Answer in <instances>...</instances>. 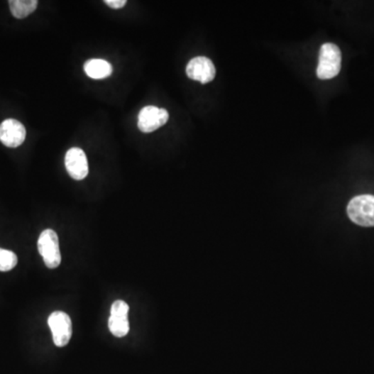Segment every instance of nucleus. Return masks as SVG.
<instances>
[{
	"label": "nucleus",
	"mask_w": 374,
	"mask_h": 374,
	"mask_svg": "<svg viewBox=\"0 0 374 374\" xmlns=\"http://www.w3.org/2000/svg\"><path fill=\"white\" fill-rule=\"evenodd\" d=\"M351 221L362 227H374V196L362 194L351 199L347 206Z\"/></svg>",
	"instance_id": "2"
},
{
	"label": "nucleus",
	"mask_w": 374,
	"mask_h": 374,
	"mask_svg": "<svg viewBox=\"0 0 374 374\" xmlns=\"http://www.w3.org/2000/svg\"><path fill=\"white\" fill-rule=\"evenodd\" d=\"M167 121L169 113L167 109L149 105L145 106L138 114V126L144 133H150L167 124Z\"/></svg>",
	"instance_id": "5"
},
{
	"label": "nucleus",
	"mask_w": 374,
	"mask_h": 374,
	"mask_svg": "<svg viewBox=\"0 0 374 374\" xmlns=\"http://www.w3.org/2000/svg\"><path fill=\"white\" fill-rule=\"evenodd\" d=\"M128 313V304L124 301H116L111 306L109 328L116 337L123 338L129 333Z\"/></svg>",
	"instance_id": "6"
},
{
	"label": "nucleus",
	"mask_w": 374,
	"mask_h": 374,
	"mask_svg": "<svg viewBox=\"0 0 374 374\" xmlns=\"http://www.w3.org/2000/svg\"><path fill=\"white\" fill-rule=\"evenodd\" d=\"M38 250L47 268L55 270L60 266L62 255L60 251V241L55 231L46 229L41 233L38 241Z\"/></svg>",
	"instance_id": "3"
},
{
	"label": "nucleus",
	"mask_w": 374,
	"mask_h": 374,
	"mask_svg": "<svg viewBox=\"0 0 374 374\" xmlns=\"http://www.w3.org/2000/svg\"><path fill=\"white\" fill-rule=\"evenodd\" d=\"M104 2L105 4H107V6H109V8L115 9V10L124 8L127 4L126 0H105Z\"/></svg>",
	"instance_id": "13"
},
{
	"label": "nucleus",
	"mask_w": 374,
	"mask_h": 374,
	"mask_svg": "<svg viewBox=\"0 0 374 374\" xmlns=\"http://www.w3.org/2000/svg\"><path fill=\"white\" fill-rule=\"evenodd\" d=\"M188 78L201 84H206L211 82L216 75V67L210 58L197 57L189 60L187 67Z\"/></svg>",
	"instance_id": "7"
},
{
	"label": "nucleus",
	"mask_w": 374,
	"mask_h": 374,
	"mask_svg": "<svg viewBox=\"0 0 374 374\" xmlns=\"http://www.w3.org/2000/svg\"><path fill=\"white\" fill-rule=\"evenodd\" d=\"M10 10L17 19H23L33 14L38 8L37 0H10Z\"/></svg>",
	"instance_id": "11"
},
{
	"label": "nucleus",
	"mask_w": 374,
	"mask_h": 374,
	"mask_svg": "<svg viewBox=\"0 0 374 374\" xmlns=\"http://www.w3.org/2000/svg\"><path fill=\"white\" fill-rule=\"evenodd\" d=\"M67 172L74 180H84L89 174V163L84 150L71 148L65 156Z\"/></svg>",
	"instance_id": "9"
},
{
	"label": "nucleus",
	"mask_w": 374,
	"mask_h": 374,
	"mask_svg": "<svg viewBox=\"0 0 374 374\" xmlns=\"http://www.w3.org/2000/svg\"><path fill=\"white\" fill-rule=\"evenodd\" d=\"M17 263L18 257L14 252L0 248V272H10Z\"/></svg>",
	"instance_id": "12"
},
{
	"label": "nucleus",
	"mask_w": 374,
	"mask_h": 374,
	"mask_svg": "<svg viewBox=\"0 0 374 374\" xmlns=\"http://www.w3.org/2000/svg\"><path fill=\"white\" fill-rule=\"evenodd\" d=\"M341 51L337 45L333 43L322 45L317 70V77L322 80L336 77L341 70Z\"/></svg>",
	"instance_id": "1"
},
{
	"label": "nucleus",
	"mask_w": 374,
	"mask_h": 374,
	"mask_svg": "<svg viewBox=\"0 0 374 374\" xmlns=\"http://www.w3.org/2000/svg\"><path fill=\"white\" fill-rule=\"evenodd\" d=\"M84 72L92 79H104L113 73V66L104 60H89L84 64Z\"/></svg>",
	"instance_id": "10"
},
{
	"label": "nucleus",
	"mask_w": 374,
	"mask_h": 374,
	"mask_svg": "<svg viewBox=\"0 0 374 374\" xmlns=\"http://www.w3.org/2000/svg\"><path fill=\"white\" fill-rule=\"evenodd\" d=\"M26 138V127L19 121L8 119L0 124V142L6 147H19L23 144Z\"/></svg>",
	"instance_id": "8"
},
{
	"label": "nucleus",
	"mask_w": 374,
	"mask_h": 374,
	"mask_svg": "<svg viewBox=\"0 0 374 374\" xmlns=\"http://www.w3.org/2000/svg\"><path fill=\"white\" fill-rule=\"evenodd\" d=\"M48 326L53 333L55 346H66L70 341L73 333L70 317L62 311H55L48 317Z\"/></svg>",
	"instance_id": "4"
}]
</instances>
